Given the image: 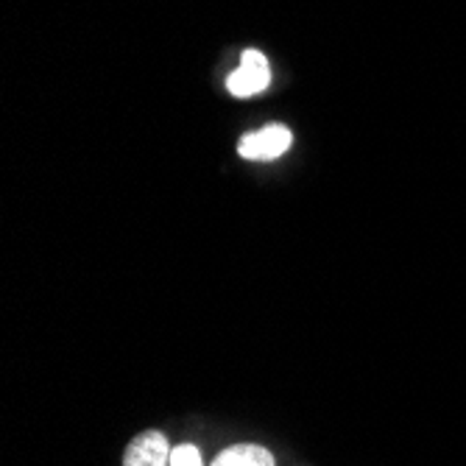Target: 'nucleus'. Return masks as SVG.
Returning <instances> with one entry per match:
<instances>
[{
  "label": "nucleus",
  "instance_id": "obj_1",
  "mask_svg": "<svg viewBox=\"0 0 466 466\" xmlns=\"http://www.w3.org/2000/svg\"><path fill=\"white\" fill-rule=\"evenodd\" d=\"M293 143V135L290 129L279 123H271L266 129H258V132H248L240 137L238 143V154L243 159H254V162H268V159H277L282 157Z\"/></svg>",
  "mask_w": 466,
  "mask_h": 466
},
{
  "label": "nucleus",
  "instance_id": "obj_2",
  "mask_svg": "<svg viewBox=\"0 0 466 466\" xmlns=\"http://www.w3.org/2000/svg\"><path fill=\"white\" fill-rule=\"evenodd\" d=\"M271 84V70H268V59L260 51H246L240 59V67L227 78V90L235 98H251L263 93Z\"/></svg>",
  "mask_w": 466,
  "mask_h": 466
},
{
  "label": "nucleus",
  "instance_id": "obj_3",
  "mask_svg": "<svg viewBox=\"0 0 466 466\" xmlns=\"http://www.w3.org/2000/svg\"><path fill=\"white\" fill-rule=\"evenodd\" d=\"M171 444L159 431L140 433L123 452V466H171Z\"/></svg>",
  "mask_w": 466,
  "mask_h": 466
},
{
  "label": "nucleus",
  "instance_id": "obj_4",
  "mask_svg": "<svg viewBox=\"0 0 466 466\" xmlns=\"http://www.w3.org/2000/svg\"><path fill=\"white\" fill-rule=\"evenodd\" d=\"M213 466H274V455L260 444H235L227 447Z\"/></svg>",
  "mask_w": 466,
  "mask_h": 466
},
{
  "label": "nucleus",
  "instance_id": "obj_5",
  "mask_svg": "<svg viewBox=\"0 0 466 466\" xmlns=\"http://www.w3.org/2000/svg\"><path fill=\"white\" fill-rule=\"evenodd\" d=\"M171 466H204L201 463V452L196 444H179L171 452Z\"/></svg>",
  "mask_w": 466,
  "mask_h": 466
}]
</instances>
